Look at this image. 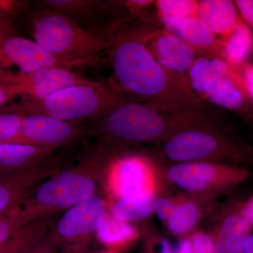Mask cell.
<instances>
[{
	"mask_svg": "<svg viewBox=\"0 0 253 253\" xmlns=\"http://www.w3.org/2000/svg\"><path fill=\"white\" fill-rule=\"evenodd\" d=\"M114 85L138 102L176 112L202 111V101L188 80L163 68L151 54L146 38L137 31L120 30L108 41Z\"/></svg>",
	"mask_w": 253,
	"mask_h": 253,
	"instance_id": "cell-1",
	"label": "cell"
},
{
	"mask_svg": "<svg viewBox=\"0 0 253 253\" xmlns=\"http://www.w3.org/2000/svg\"><path fill=\"white\" fill-rule=\"evenodd\" d=\"M101 156L95 149L78 166L61 169L32 190L20 203L30 220L51 217L96 194Z\"/></svg>",
	"mask_w": 253,
	"mask_h": 253,
	"instance_id": "cell-2",
	"label": "cell"
},
{
	"mask_svg": "<svg viewBox=\"0 0 253 253\" xmlns=\"http://www.w3.org/2000/svg\"><path fill=\"white\" fill-rule=\"evenodd\" d=\"M26 26L33 41L43 49L83 68L95 66L109 46L106 40L50 10L31 9L26 14Z\"/></svg>",
	"mask_w": 253,
	"mask_h": 253,
	"instance_id": "cell-3",
	"label": "cell"
},
{
	"mask_svg": "<svg viewBox=\"0 0 253 253\" xmlns=\"http://www.w3.org/2000/svg\"><path fill=\"white\" fill-rule=\"evenodd\" d=\"M127 100L111 85L94 84L68 86L41 99H22L4 112L44 115L68 121L92 122L107 116Z\"/></svg>",
	"mask_w": 253,
	"mask_h": 253,
	"instance_id": "cell-4",
	"label": "cell"
},
{
	"mask_svg": "<svg viewBox=\"0 0 253 253\" xmlns=\"http://www.w3.org/2000/svg\"><path fill=\"white\" fill-rule=\"evenodd\" d=\"M177 113L127 101L105 117L89 123L93 136H109L119 140L144 142L163 134Z\"/></svg>",
	"mask_w": 253,
	"mask_h": 253,
	"instance_id": "cell-5",
	"label": "cell"
},
{
	"mask_svg": "<svg viewBox=\"0 0 253 253\" xmlns=\"http://www.w3.org/2000/svg\"><path fill=\"white\" fill-rule=\"evenodd\" d=\"M188 76L190 86L199 97L229 110L241 109L244 105L246 90L241 78L224 60L197 58Z\"/></svg>",
	"mask_w": 253,
	"mask_h": 253,
	"instance_id": "cell-6",
	"label": "cell"
},
{
	"mask_svg": "<svg viewBox=\"0 0 253 253\" xmlns=\"http://www.w3.org/2000/svg\"><path fill=\"white\" fill-rule=\"evenodd\" d=\"M106 216L104 200L95 194L66 211L49 233L63 253H86Z\"/></svg>",
	"mask_w": 253,
	"mask_h": 253,
	"instance_id": "cell-7",
	"label": "cell"
},
{
	"mask_svg": "<svg viewBox=\"0 0 253 253\" xmlns=\"http://www.w3.org/2000/svg\"><path fill=\"white\" fill-rule=\"evenodd\" d=\"M93 136L89 122L68 121L44 115H25L17 132L6 143L60 149Z\"/></svg>",
	"mask_w": 253,
	"mask_h": 253,
	"instance_id": "cell-8",
	"label": "cell"
},
{
	"mask_svg": "<svg viewBox=\"0 0 253 253\" xmlns=\"http://www.w3.org/2000/svg\"><path fill=\"white\" fill-rule=\"evenodd\" d=\"M47 67L83 68L48 52L33 40L15 34L0 36V73H28Z\"/></svg>",
	"mask_w": 253,
	"mask_h": 253,
	"instance_id": "cell-9",
	"label": "cell"
},
{
	"mask_svg": "<svg viewBox=\"0 0 253 253\" xmlns=\"http://www.w3.org/2000/svg\"><path fill=\"white\" fill-rule=\"evenodd\" d=\"M0 83L17 86L24 99H41L68 86L94 84L96 81L68 68L47 67L28 73H0Z\"/></svg>",
	"mask_w": 253,
	"mask_h": 253,
	"instance_id": "cell-10",
	"label": "cell"
},
{
	"mask_svg": "<svg viewBox=\"0 0 253 253\" xmlns=\"http://www.w3.org/2000/svg\"><path fill=\"white\" fill-rule=\"evenodd\" d=\"M61 156L16 172L0 174V214L22 201L42 181L62 169Z\"/></svg>",
	"mask_w": 253,
	"mask_h": 253,
	"instance_id": "cell-11",
	"label": "cell"
},
{
	"mask_svg": "<svg viewBox=\"0 0 253 253\" xmlns=\"http://www.w3.org/2000/svg\"><path fill=\"white\" fill-rule=\"evenodd\" d=\"M36 7L50 10L63 15L83 29L109 41L111 34L104 26L107 4L96 0H42Z\"/></svg>",
	"mask_w": 253,
	"mask_h": 253,
	"instance_id": "cell-12",
	"label": "cell"
},
{
	"mask_svg": "<svg viewBox=\"0 0 253 253\" xmlns=\"http://www.w3.org/2000/svg\"><path fill=\"white\" fill-rule=\"evenodd\" d=\"M151 47L148 48L158 62L176 74L188 72L196 59L192 46L166 31L155 36Z\"/></svg>",
	"mask_w": 253,
	"mask_h": 253,
	"instance_id": "cell-13",
	"label": "cell"
},
{
	"mask_svg": "<svg viewBox=\"0 0 253 253\" xmlns=\"http://www.w3.org/2000/svg\"><path fill=\"white\" fill-rule=\"evenodd\" d=\"M219 146L214 136L204 131L187 130L173 136L165 145L164 150L169 159L189 161L212 156Z\"/></svg>",
	"mask_w": 253,
	"mask_h": 253,
	"instance_id": "cell-14",
	"label": "cell"
},
{
	"mask_svg": "<svg viewBox=\"0 0 253 253\" xmlns=\"http://www.w3.org/2000/svg\"><path fill=\"white\" fill-rule=\"evenodd\" d=\"M113 191L121 199H128L149 191L144 163L136 158H126L116 165L112 175Z\"/></svg>",
	"mask_w": 253,
	"mask_h": 253,
	"instance_id": "cell-15",
	"label": "cell"
},
{
	"mask_svg": "<svg viewBox=\"0 0 253 253\" xmlns=\"http://www.w3.org/2000/svg\"><path fill=\"white\" fill-rule=\"evenodd\" d=\"M197 16L214 36H228L240 21L236 4L228 0L198 1Z\"/></svg>",
	"mask_w": 253,
	"mask_h": 253,
	"instance_id": "cell-16",
	"label": "cell"
},
{
	"mask_svg": "<svg viewBox=\"0 0 253 253\" xmlns=\"http://www.w3.org/2000/svg\"><path fill=\"white\" fill-rule=\"evenodd\" d=\"M58 149H44L16 143H0V174L22 170L54 156Z\"/></svg>",
	"mask_w": 253,
	"mask_h": 253,
	"instance_id": "cell-17",
	"label": "cell"
},
{
	"mask_svg": "<svg viewBox=\"0 0 253 253\" xmlns=\"http://www.w3.org/2000/svg\"><path fill=\"white\" fill-rule=\"evenodd\" d=\"M160 18L166 32L177 37L194 49H208L215 44V36L197 16Z\"/></svg>",
	"mask_w": 253,
	"mask_h": 253,
	"instance_id": "cell-18",
	"label": "cell"
},
{
	"mask_svg": "<svg viewBox=\"0 0 253 253\" xmlns=\"http://www.w3.org/2000/svg\"><path fill=\"white\" fill-rule=\"evenodd\" d=\"M168 176L183 189L200 190L206 187L214 176V168L204 163H186L173 166Z\"/></svg>",
	"mask_w": 253,
	"mask_h": 253,
	"instance_id": "cell-19",
	"label": "cell"
},
{
	"mask_svg": "<svg viewBox=\"0 0 253 253\" xmlns=\"http://www.w3.org/2000/svg\"><path fill=\"white\" fill-rule=\"evenodd\" d=\"M51 217L37 219L0 244V253H24L41 241L52 225Z\"/></svg>",
	"mask_w": 253,
	"mask_h": 253,
	"instance_id": "cell-20",
	"label": "cell"
},
{
	"mask_svg": "<svg viewBox=\"0 0 253 253\" xmlns=\"http://www.w3.org/2000/svg\"><path fill=\"white\" fill-rule=\"evenodd\" d=\"M249 229V224L242 217L231 215L226 218L221 226L215 253H242Z\"/></svg>",
	"mask_w": 253,
	"mask_h": 253,
	"instance_id": "cell-21",
	"label": "cell"
},
{
	"mask_svg": "<svg viewBox=\"0 0 253 253\" xmlns=\"http://www.w3.org/2000/svg\"><path fill=\"white\" fill-rule=\"evenodd\" d=\"M253 49V36L249 28L240 21L234 29L225 37L224 56L229 66H239Z\"/></svg>",
	"mask_w": 253,
	"mask_h": 253,
	"instance_id": "cell-22",
	"label": "cell"
},
{
	"mask_svg": "<svg viewBox=\"0 0 253 253\" xmlns=\"http://www.w3.org/2000/svg\"><path fill=\"white\" fill-rule=\"evenodd\" d=\"M154 195L148 191L128 199H121L110 208L111 216L118 220L136 221L148 217L152 212Z\"/></svg>",
	"mask_w": 253,
	"mask_h": 253,
	"instance_id": "cell-23",
	"label": "cell"
},
{
	"mask_svg": "<svg viewBox=\"0 0 253 253\" xmlns=\"http://www.w3.org/2000/svg\"><path fill=\"white\" fill-rule=\"evenodd\" d=\"M135 235L136 231L132 226L106 214L96 232V237L101 244L114 246L132 239Z\"/></svg>",
	"mask_w": 253,
	"mask_h": 253,
	"instance_id": "cell-24",
	"label": "cell"
},
{
	"mask_svg": "<svg viewBox=\"0 0 253 253\" xmlns=\"http://www.w3.org/2000/svg\"><path fill=\"white\" fill-rule=\"evenodd\" d=\"M21 201L0 214V244L32 222L23 212Z\"/></svg>",
	"mask_w": 253,
	"mask_h": 253,
	"instance_id": "cell-25",
	"label": "cell"
},
{
	"mask_svg": "<svg viewBox=\"0 0 253 253\" xmlns=\"http://www.w3.org/2000/svg\"><path fill=\"white\" fill-rule=\"evenodd\" d=\"M199 217V210L195 205H180L174 208L172 215L168 219V227L173 234H184L196 224Z\"/></svg>",
	"mask_w": 253,
	"mask_h": 253,
	"instance_id": "cell-26",
	"label": "cell"
},
{
	"mask_svg": "<svg viewBox=\"0 0 253 253\" xmlns=\"http://www.w3.org/2000/svg\"><path fill=\"white\" fill-rule=\"evenodd\" d=\"M160 17L184 18L197 16L198 1L160 0L156 2Z\"/></svg>",
	"mask_w": 253,
	"mask_h": 253,
	"instance_id": "cell-27",
	"label": "cell"
},
{
	"mask_svg": "<svg viewBox=\"0 0 253 253\" xmlns=\"http://www.w3.org/2000/svg\"><path fill=\"white\" fill-rule=\"evenodd\" d=\"M28 1L21 0H0V23L14 28V22L18 16L31 10Z\"/></svg>",
	"mask_w": 253,
	"mask_h": 253,
	"instance_id": "cell-28",
	"label": "cell"
},
{
	"mask_svg": "<svg viewBox=\"0 0 253 253\" xmlns=\"http://www.w3.org/2000/svg\"><path fill=\"white\" fill-rule=\"evenodd\" d=\"M24 116L19 112L0 113V143L6 142L15 135Z\"/></svg>",
	"mask_w": 253,
	"mask_h": 253,
	"instance_id": "cell-29",
	"label": "cell"
},
{
	"mask_svg": "<svg viewBox=\"0 0 253 253\" xmlns=\"http://www.w3.org/2000/svg\"><path fill=\"white\" fill-rule=\"evenodd\" d=\"M24 99L23 91L17 86L0 83V113Z\"/></svg>",
	"mask_w": 253,
	"mask_h": 253,
	"instance_id": "cell-30",
	"label": "cell"
},
{
	"mask_svg": "<svg viewBox=\"0 0 253 253\" xmlns=\"http://www.w3.org/2000/svg\"><path fill=\"white\" fill-rule=\"evenodd\" d=\"M50 231V230H49ZM24 253H63L62 250L51 237L49 231L41 241Z\"/></svg>",
	"mask_w": 253,
	"mask_h": 253,
	"instance_id": "cell-31",
	"label": "cell"
},
{
	"mask_svg": "<svg viewBox=\"0 0 253 253\" xmlns=\"http://www.w3.org/2000/svg\"><path fill=\"white\" fill-rule=\"evenodd\" d=\"M195 253H212L214 247L211 240L204 234H197L192 240Z\"/></svg>",
	"mask_w": 253,
	"mask_h": 253,
	"instance_id": "cell-32",
	"label": "cell"
},
{
	"mask_svg": "<svg viewBox=\"0 0 253 253\" xmlns=\"http://www.w3.org/2000/svg\"><path fill=\"white\" fill-rule=\"evenodd\" d=\"M153 210L160 219H169L172 215L174 208L170 201L167 199H161L154 202Z\"/></svg>",
	"mask_w": 253,
	"mask_h": 253,
	"instance_id": "cell-33",
	"label": "cell"
},
{
	"mask_svg": "<svg viewBox=\"0 0 253 253\" xmlns=\"http://www.w3.org/2000/svg\"><path fill=\"white\" fill-rule=\"evenodd\" d=\"M235 4L243 18L253 28V0H238Z\"/></svg>",
	"mask_w": 253,
	"mask_h": 253,
	"instance_id": "cell-34",
	"label": "cell"
},
{
	"mask_svg": "<svg viewBox=\"0 0 253 253\" xmlns=\"http://www.w3.org/2000/svg\"><path fill=\"white\" fill-rule=\"evenodd\" d=\"M241 81L246 91L253 98V66L246 65L243 67Z\"/></svg>",
	"mask_w": 253,
	"mask_h": 253,
	"instance_id": "cell-35",
	"label": "cell"
},
{
	"mask_svg": "<svg viewBox=\"0 0 253 253\" xmlns=\"http://www.w3.org/2000/svg\"><path fill=\"white\" fill-rule=\"evenodd\" d=\"M242 217L248 224L253 225V199L245 206L242 212Z\"/></svg>",
	"mask_w": 253,
	"mask_h": 253,
	"instance_id": "cell-36",
	"label": "cell"
},
{
	"mask_svg": "<svg viewBox=\"0 0 253 253\" xmlns=\"http://www.w3.org/2000/svg\"><path fill=\"white\" fill-rule=\"evenodd\" d=\"M175 253H193L192 247L189 241H181L176 247Z\"/></svg>",
	"mask_w": 253,
	"mask_h": 253,
	"instance_id": "cell-37",
	"label": "cell"
},
{
	"mask_svg": "<svg viewBox=\"0 0 253 253\" xmlns=\"http://www.w3.org/2000/svg\"><path fill=\"white\" fill-rule=\"evenodd\" d=\"M242 253H253V235H249L245 240Z\"/></svg>",
	"mask_w": 253,
	"mask_h": 253,
	"instance_id": "cell-38",
	"label": "cell"
},
{
	"mask_svg": "<svg viewBox=\"0 0 253 253\" xmlns=\"http://www.w3.org/2000/svg\"><path fill=\"white\" fill-rule=\"evenodd\" d=\"M11 34H15L14 28L5 26V25H2L0 23V36Z\"/></svg>",
	"mask_w": 253,
	"mask_h": 253,
	"instance_id": "cell-39",
	"label": "cell"
},
{
	"mask_svg": "<svg viewBox=\"0 0 253 253\" xmlns=\"http://www.w3.org/2000/svg\"><path fill=\"white\" fill-rule=\"evenodd\" d=\"M161 253H172L170 246H169V243L167 241H162Z\"/></svg>",
	"mask_w": 253,
	"mask_h": 253,
	"instance_id": "cell-40",
	"label": "cell"
},
{
	"mask_svg": "<svg viewBox=\"0 0 253 253\" xmlns=\"http://www.w3.org/2000/svg\"><path fill=\"white\" fill-rule=\"evenodd\" d=\"M96 253H113L112 252H110V251H104V252H99Z\"/></svg>",
	"mask_w": 253,
	"mask_h": 253,
	"instance_id": "cell-41",
	"label": "cell"
}]
</instances>
